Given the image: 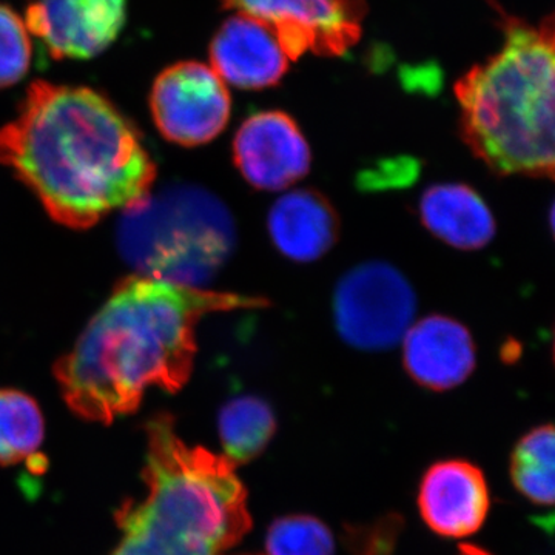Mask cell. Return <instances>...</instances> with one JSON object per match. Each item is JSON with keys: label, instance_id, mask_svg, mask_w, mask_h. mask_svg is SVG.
Segmentation results:
<instances>
[{"label": "cell", "instance_id": "obj_16", "mask_svg": "<svg viewBox=\"0 0 555 555\" xmlns=\"http://www.w3.org/2000/svg\"><path fill=\"white\" fill-rule=\"evenodd\" d=\"M218 427L225 459L233 466L244 465L268 447L275 434L276 420L262 398L243 396L221 409Z\"/></svg>", "mask_w": 555, "mask_h": 555}, {"label": "cell", "instance_id": "obj_6", "mask_svg": "<svg viewBox=\"0 0 555 555\" xmlns=\"http://www.w3.org/2000/svg\"><path fill=\"white\" fill-rule=\"evenodd\" d=\"M415 313L414 287L389 262H361L335 288V326L356 349L382 352L400 345Z\"/></svg>", "mask_w": 555, "mask_h": 555}, {"label": "cell", "instance_id": "obj_17", "mask_svg": "<svg viewBox=\"0 0 555 555\" xmlns=\"http://www.w3.org/2000/svg\"><path fill=\"white\" fill-rule=\"evenodd\" d=\"M43 436L39 404L21 390L0 389V465H17L38 454Z\"/></svg>", "mask_w": 555, "mask_h": 555}, {"label": "cell", "instance_id": "obj_10", "mask_svg": "<svg viewBox=\"0 0 555 555\" xmlns=\"http://www.w3.org/2000/svg\"><path fill=\"white\" fill-rule=\"evenodd\" d=\"M126 0H36L27 28L54 60H90L107 50L126 24Z\"/></svg>", "mask_w": 555, "mask_h": 555}, {"label": "cell", "instance_id": "obj_20", "mask_svg": "<svg viewBox=\"0 0 555 555\" xmlns=\"http://www.w3.org/2000/svg\"><path fill=\"white\" fill-rule=\"evenodd\" d=\"M31 64V40L27 25L16 11L0 5V90L14 86Z\"/></svg>", "mask_w": 555, "mask_h": 555}, {"label": "cell", "instance_id": "obj_12", "mask_svg": "<svg viewBox=\"0 0 555 555\" xmlns=\"http://www.w3.org/2000/svg\"><path fill=\"white\" fill-rule=\"evenodd\" d=\"M420 513L437 534L462 539L476 534L489 509L483 473L460 460L427 470L418 496Z\"/></svg>", "mask_w": 555, "mask_h": 555}, {"label": "cell", "instance_id": "obj_5", "mask_svg": "<svg viewBox=\"0 0 555 555\" xmlns=\"http://www.w3.org/2000/svg\"><path fill=\"white\" fill-rule=\"evenodd\" d=\"M235 221L206 189L170 185L127 208L118 247L137 275L206 288L235 248Z\"/></svg>", "mask_w": 555, "mask_h": 555}, {"label": "cell", "instance_id": "obj_3", "mask_svg": "<svg viewBox=\"0 0 555 555\" xmlns=\"http://www.w3.org/2000/svg\"><path fill=\"white\" fill-rule=\"evenodd\" d=\"M144 481V499L116 514L122 537L109 555H225L250 531L235 466L188 447L169 414L147 423Z\"/></svg>", "mask_w": 555, "mask_h": 555}, {"label": "cell", "instance_id": "obj_4", "mask_svg": "<svg viewBox=\"0 0 555 555\" xmlns=\"http://www.w3.org/2000/svg\"><path fill=\"white\" fill-rule=\"evenodd\" d=\"M505 43L455 83L467 145L495 173H554V17L500 11Z\"/></svg>", "mask_w": 555, "mask_h": 555}, {"label": "cell", "instance_id": "obj_8", "mask_svg": "<svg viewBox=\"0 0 555 555\" xmlns=\"http://www.w3.org/2000/svg\"><path fill=\"white\" fill-rule=\"evenodd\" d=\"M150 108L167 141L196 147L214 141L228 127L232 101L214 68L188 61L171 65L156 78Z\"/></svg>", "mask_w": 555, "mask_h": 555}, {"label": "cell", "instance_id": "obj_18", "mask_svg": "<svg viewBox=\"0 0 555 555\" xmlns=\"http://www.w3.org/2000/svg\"><path fill=\"white\" fill-rule=\"evenodd\" d=\"M513 481L529 502L554 505V429L540 426L517 444L511 463Z\"/></svg>", "mask_w": 555, "mask_h": 555}, {"label": "cell", "instance_id": "obj_1", "mask_svg": "<svg viewBox=\"0 0 555 555\" xmlns=\"http://www.w3.org/2000/svg\"><path fill=\"white\" fill-rule=\"evenodd\" d=\"M0 164L54 221L78 230L138 206L156 179L137 127L107 98L43 80L28 87L20 115L0 129Z\"/></svg>", "mask_w": 555, "mask_h": 555}, {"label": "cell", "instance_id": "obj_15", "mask_svg": "<svg viewBox=\"0 0 555 555\" xmlns=\"http://www.w3.org/2000/svg\"><path fill=\"white\" fill-rule=\"evenodd\" d=\"M418 210L423 225L448 246L478 250L494 240V215L469 185H433L423 193Z\"/></svg>", "mask_w": 555, "mask_h": 555}, {"label": "cell", "instance_id": "obj_13", "mask_svg": "<svg viewBox=\"0 0 555 555\" xmlns=\"http://www.w3.org/2000/svg\"><path fill=\"white\" fill-rule=\"evenodd\" d=\"M408 374L418 385L449 390L476 369V343L460 321L429 315L412 324L401 339Z\"/></svg>", "mask_w": 555, "mask_h": 555}, {"label": "cell", "instance_id": "obj_9", "mask_svg": "<svg viewBox=\"0 0 555 555\" xmlns=\"http://www.w3.org/2000/svg\"><path fill=\"white\" fill-rule=\"evenodd\" d=\"M233 160L251 188L283 192L309 173L312 153L291 116L261 112L240 127L233 141Z\"/></svg>", "mask_w": 555, "mask_h": 555}, {"label": "cell", "instance_id": "obj_21", "mask_svg": "<svg viewBox=\"0 0 555 555\" xmlns=\"http://www.w3.org/2000/svg\"><path fill=\"white\" fill-rule=\"evenodd\" d=\"M460 555H491L486 553V551L480 550V547L473 545H462L460 546Z\"/></svg>", "mask_w": 555, "mask_h": 555}, {"label": "cell", "instance_id": "obj_7", "mask_svg": "<svg viewBox=\"0 0 555 555\" xmlns=\"http://www.w3.org/2000/svg\"><path fill=\"white\" fill-rule=\"evenodd\" d=\"M225 10L272 30L291 61L302 54L338 57L360 40L366 0H222Z\"/></svg>", "mask_w": 555, "mask_h": 555}, {"label": "cell", "instance_id": "obj_11", "mask_svg": "<svg viewBox=\"0 0 555 555\" xmlns=\"http://www.w3.org/2000/svg\"><path fill=\"white\" fill-rule=\"evenodd\" d=\"M211 68L222 82L243 90H262L284 78L291 60L269 27L235 14L210 43Z\"/></svg>", "mask_w": 555, "mask_h": 555}, {"label": "cell", "instance_id": "obj_14", "mask_svg": "<svg viewBox=\"0 0 555 555\" xmlns=\"http://www.w3.org/2000/svg\"><path fill=\"white\" fill-rule=\"evenodd\" d=\"M268 228L273 246L295 262H312L334 247L338 218L328 201L315 190L284 193L269 211Z\"/></svg>", "mask_w": 555, "mask_h": 555}, {"label": "cell", "instance_id": "obj_2", "mask_svg": "<svg viewBox=\"0 0 555 555\" xmlns=\"http://www.w3.org/2000/svg\"><path fill=\"white\" fill-rule=\"evenodd\" d=\"M262 305L258 298L147 276L124 278L72 352L54 364L62 397L89 422L131 414L149 387L177 392L189 382L201 318Z\"/></svg>", "mask_w": 555, "mask_h": 555}, {"label": "cell", "instance_id": "obj_19", "mask_svg": "<svg viewBox=\"0 0 555 555\" xmlns=\"http://www.w3.org/2000/svg\"><path fill=\"white\" fill-rule=\"evenodd\" d=\"M269 555H334V537L315 517H284L270 526Z\"/></svg>", "mask_w": 555, "mask_h": 555}]
</instances>
